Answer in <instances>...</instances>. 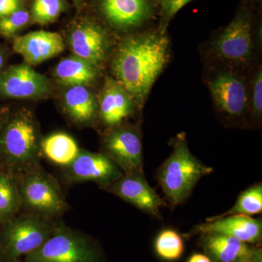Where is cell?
<instances>
[{"mask_svg":"<svg viewBox=\"0 0 262 262\" xmlns=\"http://www.w3.org/2000/svg\"><path fill=\"white\" fill-rule=\"evenodd\" d=\"M41 155L61 168L70 165L77 158L80 149L75 139L65 133H55L42 139Z\"/></svg>","mask_w":262,"mask_h":262,"instance_id":"cell-20","label":"cell"},{"mask_svg":"<svg viewBox=\"0 0 262 262\" xmlns=\"http://www.w3.org/2000/svg\"><path fill=\"white\" fill-rule=\"evenodd\" d=\"M101 189L130 203L154 217H161L160 209L165 202L146 182L144 173L124 174L121 178Z\"/></svg>","mask_w":262,"mask_h":262,"instance_id":"cell-9","label":"cell"},{"mask_svg":"<svg viewBox=\"0 0 262 262\" xmlns=\"http://www.w3.org/2000/svg\"><path fill=\"white\" fill-rule=\"evenodd\" d=\"M41 141L32 112L24 108L8 117L0 130V168L20 173L39 166Z\"/></svg>","mask_w":262,"mask_h":262,"instance_id":"cell-2","label":"cell"},{"mask_svg":"<svg viewBox=\"0 0 262 262\" xmlns=\"http://www.w3.org/2000/svg\"><path fill=\"white\" fill-rule=\"evenodd\" d=\"M219 234L234 237L252 246H259L262 238L261 219L242 215H229L206 221L196 226L192 234Z\"/></svg>","mask_w":262,"mask_h":262,"instance_id":"cell-15","label":"cell"},{"mask_svg":"<svg viewBox=\"0 0 262 262\" xmlns=\"http://www.w3.org/2000/svg\"><path fill=\"white\" fill-rule=\"evenodd\" d=\"M124 175L121 169L102 152L80 149L70 165L61 168V177L67 185L94 182L100 189L110 185Z\"/></svg>","mask_w":262,"mask_h":262,"instance_id":"cell-7","label":"cell"},{"mask_svg":"<svg viewBox=\"0 0 262 262\" xmlns=\"http://www.w3.org/2000/svg\"><path fill=\"white\" fill-rule=\"evenodd\" d=\"M9 262H26V261H24V260L21 259V258H20V259L15 260V261H9Z\"/></svg>","mask_w":262,"mask_h":262,"instance_id":"cell-34","label":"cell"},{"mask_svg":"<svg viewBox=\"0 0 262 262\" xmlns=\"http://www.w3.org/2000/svg\"><path fill=\"white\" fill-rule=\"evenodd\" d=\"M63 10V0H34L32 16L34 21L46 24L54 21Z\"/></svg>","mask_w":262,"mask_h":262,"instance_id":"cell-25","label":"cell"},{"mask_svg":"<svg viewBox=\"0 0 262 262\" xmlns=\"http://www.w3.org/2000/svg\"><path fill=\"white\" fill-rule=\"evenodd\" d=\"M262 211L261 183L251 186L239 194L235 204L229 211L222 214L215 215L206 221L216 220L229 215H242L246 216L259 214Z\"/></svg>","mask_w":262,"mask_h":262,"instance_id":"cell-23","label":"cell"},{"mask_svg":"<svg viewBox=\"0 0 262 262\" xmlns=\"http://www.w3.org/2000/svg\"><path fill=\"white\" fill-rule=\"evenodd\" d=\"M21 0H0V18L20 10Z\"/></svg>","mask_w":262,"mask_h":262,"instance_id":"cell-28","label":"cell"},{"mask_svg":"<svg viewBox=\"0 0 262 262\" xmlns=\"http://www.w3.org/2000/svg\"><path fill=\"white\" fill-rule=\"evenodd\" d=\"M22 212L57 220L70 209L59 182L42 165L18 173Z\"/></svg>","mask_w":262,"mask_h":262,"instance_id":"cell-6","label":"cell"},{"mask_svg":"<svg viewBox=\"0 0 262 262\" xmlns=\"http://www.w3.org/2000/svg\"><path fill=\"white\" fill-rule=\"evenodd\" d=\"M209 89L215 106L224 116L230 120L245 116L248 97L242 79L231 72H220L210 80Z\"/></svg>","mask_w":262,"mask_h":262,"instance_id":"cell-10","label":"cell"},{"mask_svg":"<svg viewBox=\"0 0 262 262\" xmlns=\"http://www.w3.org/2000/svg\"><path fill=\"white\" fill-rule=\"evenodd\" d=\"M185 250L184 239L177 231L166 229L161 231L155 241V251L161 259L175 261L180 259Z\"/></svg>","mask_w":262,"mask_h":262,"instance_id":"cell-24","label":"cell"},{"mask_svg":"<svg viewBox=\"0 0 262 262\" xmlns=\"http://www.w3.org/2000/svg\"><path fill=\"white\" fill-rule=\"evenodd\" d=\"M49 82L27 63L12 66L0 75V94L7 97L27 99L49 93Z\"/></svg>","mask_w":262,"mask_h":262,"instance_id":"cell-11","label":"cell"},{"mask_svg":"<svg viewBox=\"0 0 262 262\" xmlns=\"http://www.w3.org/2000/svg\"><path fill=\"white\" fill-rule=\"evenodd\" d=\"M69 44L75 56L96 67L104 61L108 53L107 34L93 22L77 24L70 33Z\"/></svg>","mask_w":262,"mask_h":262,"instance_id":"cell-14","label":"cell"},{"mask_svg":"<svg viewBox=\"0 0 262 262\" xmlns=\"http://www.w3.org/2000/svg\"><path fill=\"white\" fill-rule=\"evenodd\" d=\"M59 220L20 212L0 225V262L20 259L40 247Z\"/></svg>","mask_w":262,"mask_h":262,"instance_id":"cell-5","label":"cell"},{"mask_svg":"<svg viewBox=\"0 0 262 262\" xmlns=\"http://www.w3.org/2000/svg\"><path fill=\"white\" fill-rule=\"evenodd\" d=\"M168 40L146 34L125 39L113 61L115 78L132 98L142 102L168 60Z\"/></svg>","mask_w":262,"mask_h":262,"instance_id":"cell-1","label":"cell"},{"mask_svg":"<svg viewBox=\"0 0 262 262\" xmlns=\"http://www.w3.org/2000/svg\"><path fill=\"white\" fill-rule=\"evenodd\" d=\"M8 117H9L8 115H5V114L0 112V130H1L3 127L4 126L5 123L6 122L7 120H8Z\"/></svg>","mask_w":262,"mask_h":262,"instance_id":"cell-31","label":"cell"},{"mask_svg":"<svg viewBox=\"0 0 262 262\" xmlns=\"http://www.w3.org/2000/svg\"><path fill=\"white\" fill-rule=\"evenodd\" d=\"M187 262H213L211 258L203 253H194L188 258Z\"/></svg>","mask_w":262,"mask_h":262,"instance_id":"cell-30","label":"cell"},{"mask_svg":"<svg viewBox=\"0 0 262 262\" xmlns=\"http://www.w3.org/2000/svg\"><path fill=\"white\" fill-rule=\"evenodd\" d=\"M26 262H106L99 244L89 234L58 220L53 234Z\"/></svg>","mask_w":262,"mask_h":262,"instance_id":"cell-4","label":"cell"},{"mask_svg":"<svg viewBox=\"0 0 262 262\" xmlns=\"http://www.w3.org/2000/svg\"><path fill=\"white\" fill-rule=\"evenodd\" d=\"M55 76L63 85H84L93 83L97 77L96 66L75 56L61 60L55 69Z\"/></svg>","mask_w":262,"mask_h":262,"instance_id":"cell-21","label":"cell"},{"mask_svg":"<svg viewBox=\"0 0 262 262\" xmlns=\"http://www.w3.org/2000/svg\"><path fill=\"white\" fill-rule=\"evenodd\" d=\"M101 152L116 164L124 174L144 173L142 142L136 127L122 125L110 129Z\"/></svg>","mask_w":262,"mask_h":262,"instance_id":"cell-8","label":"cell"},{"mask_svg":"<svg viewBox=\"0 0 262 262\" xmlns=\"http://www.w3.org/2000/svg\"><path fill=\"white\" fill-rule=\"evenodd\" d=\"M214 49L227 61L243 63L252 54L253 40L251 20L248 15L235 17L215 39Z\"/></svg>","mask_w":262,"mask_h":262,"instance_id":"cell-13","label":"cell"},{"mask_svg":"<svg viewBox=\"0 0 262 262\" xmlns=\"http://www.w3.org/2000/svg\"><path fill=\"white\" fill-rule=\"evenodd\" d=\"M213 171V168L192 155L182 134L174 141L171 154L157 170L155 179L167 201L174 208L184 203L198 182Z\"/></svg>","mask_w":262,"mask_h":262,"instance_id":"cell-3","label":"cell"},{"mask_svg":"<svg viewBox=\"0 0 262 262\" xmlns=\"http://www.w3.org/2000/svg\"><path fill=\"white\" fill-rule=\"evenodd\" d=\"M169 1H170V0H161L164 8H166L167 5L168 4Z\"/></svg>","mask_w":262,"mask_h":262,"instance_id":"cell-33","label":"cell"},{"mask_svg":"<svg viewBox=\"0 0 262 262\" xmlns=\"http://www.w3.org/2000/svg\"><path fill=\"white\" fill-rule=\"evenodd\" d=\"M13 49L27 64L37 65L63 52L64 43L58 33L36 31L17 37Z\"/></svg>","mask_w":262,"mask_h":262,"instance_id":"cell-17","label":"cell"},{"mask_svg":"<svg viewBox=\"0 0 262 262\" xmlns=\"http://www.w3.org/2000/svg\"><path fill=\"white\" fill-rule=\"evenodd\" d=\"M3 64H4V57H3V53L0 51V69L2 68Z\"/></svg>","mask_w":262,"mask_h":262,"instance_id":"cell-32","label":"cell"},{"mask_svg":"<svg viewBox=\"0 0 262 262\" xmlns=\"http://www.w3.org/2000/svg\"><path fill=\"white\" fill-rule=\"evenodd\" d=\"M74 1H75L76 3H79V2L80 1V0H74Z\"/></svg>","mask_w":262,"mask_h":262,"instance_id":"cell-35","label":"cell"},{"mask_svg":"<svg viewBox=\"0 0 262 262\" xmlns=\"http://www.w3.org/2000/svg\"><path fill=\"white\" fill-rule=\"evenodd\" d=\"M30 15L27 10H18L8 16L0 18V34L11 37L28 24Z\"/></svg>","mask_w":262,"mask_h":262,"instance_id":"cell-26","label":"cell"},{"mask_svg":"<svg viewBox=\"0 0 262 262\" xmlns=\"http://www.w3.org/2000/svg\"><path fill=\"white\" fill-rule=\"evenodd\" d=\"M133 113L132 96L117 80L106 79L98 103V116L103 125L108 129L118 126Z\"/></svg>","mask_w":262,"mask_h":262,"instance_id":"cell-16","label":"cell"},{"mask_svg":"<svg viewBox=\"0 0 262 262\" xmlns=\"http://www.w3.org/2000/svg\"><path fill=\"white\" fill-rule=\"evenodd\" d=\"M252 103H251V118L259 121L262 113V73L261 70L258 72L255 78L253 91Z\"/></svg>","mask_w":262,"mask_h":262,"instance_id":"cell-27","label":"cell"},{"mask_svg":"<svg viewBox=\"0 0 262 262\" xmlns=\"http://www.w3.org/2000/svg\"><path fill=\"white\" fill-rule=\"evenodd\" d=\"M99 8L108 23L122 29L141 25L151 12L149 0H99Z\"/></svg>","mask_w":262,"mask_h":262,"instance_id":"cell-18","label":"cell"},{"mask_svg":"<svg viewBox=\"0 0 262 262\" xmlns=\"http://www.w3.org/2000/svg\"><path fill=\"white\" fill-rule=\"evenodd\" d=\"M65 113L77 125H90L98 116V103L85 86H72L63 97Z\"/></svg>","mask_w":262,"mask_h":262,"instance_id":"cell-19","label":"cell"},{"mask_svg":"<svg viewBox=\"0 0 262 262\" xmlns=\"http://www.w3.org/2000/svg\"><path fill=\"white\" fill-rule=\"evenodd\" d=\"M198 245L213 262H262L259 246L219 234H201Z\"/></svg>","mask_w":262,"mask_h":262,"instance_id":"cell-12","label":"cell"},{"mask_svg":"<svg viewBox=\"0 0 262 262\" xmlns=\"http://www.w3.org/2000/svg\"><path fill=\"white\" fill-rule=\"evenodd\" d=\"M22 212L18 173L0 168V225Z\"/></svg>","mask_w":262,"mask_h":262,"instance_id":"cell-22","label":"cell"},{"mask_svg":"<svg viewBox=\"0 0 262 262\" xmlns=\"http://www.w3.org/2000/svg\"><path fill=\"white\" fill-rule=\"evenodd\" d=\"M192 0H170L166 8H165V18L169 20V19L173 18L179 10H182Z\"/></svg>","mask_w":262,"mask_h":262,"instance_id":"cell-29","label":"cell"}]
</instances>
